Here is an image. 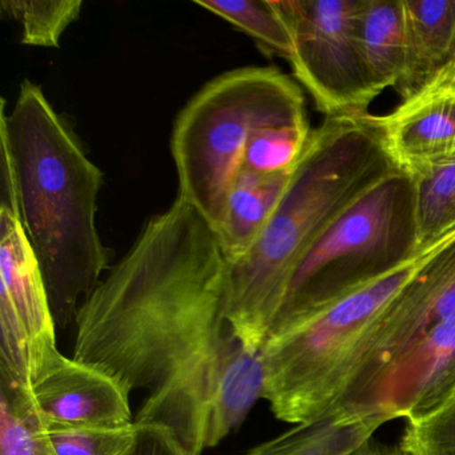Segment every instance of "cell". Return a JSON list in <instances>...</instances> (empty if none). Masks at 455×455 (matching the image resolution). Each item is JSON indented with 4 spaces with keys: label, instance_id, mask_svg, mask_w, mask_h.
Returning <instances> with one entry per match:
<instances>
[{
    "label": "cell",
    "instance_id": "cell-15",
    "mask_svg": "<svg viewBox=\"0 0 455 455\" xmlns=\"http://www.w3.org/2000/svg\"><path fill=\"white\" fill-rule=\"evenodd\" d=\"M382 425L378 418L332 409L251 447L246 455H366Z\"/></svg>",
    "mask_w": 455,
    "mask_h": 455
},
{
    "label": "cell",
    "instance_id": "cell-8",
    "mask_svg": "<svg viewBox=\"0 0 455 455\" xmlns=\"http://www.w3.org/2000/svg\"><path fill=\"white\" fill-rule=\"evenodd\" d=\"M263 387L260 353L236 338L196 371L151 393L135 422L164 426L188 455H202L243 422Z\"/></svg>",
    "mask_w": 455,
    "mask_h": 455
},
{
    "label": "cell",
    "instance_id": "cell-23",
    "mask_svg": "<svg viewBox=\"0 0 455 455\" xmlns=\"http://www.w3.org/2000/svg\"><path fill=\"white\" fill-rule=\"evenodd\" d=\"M399 446L407 455H455V387L427 411L407 418Z\"/></svg>",
    "mask_w": 455,
    "mask_h": 455
},
{
    "label": "cell",
    "instance_id": "cell-12",
    "mask_svg": "<svg viewBox=\"0 0 455 455\" xmlns=\"http://www.w3.org/2000/svg\"><path fill=\"white\" fill-rule=\"evenodd\" d=\"M386 153L403 172L455 150V84L430 87L375 116Z\"/></svg>",
    "mask_w": 455,
    "mask_h": 455
},
{
    "label": "cell",
    "instance_id": "cell-19",
    "mask_svg": "<svg viewBox=\"0 0 455 455\" xmlns=\"http://www.w3.org/2000/svg\"><path fill=\"white\" fill-rule=\"evenodd\" d=\"M0 455H57L23 386L0 374Z\"/></svg>",
    "mask_w": 455,
    "mask_h": 455
},
{
    "label": "cell",
    "instance_id": "cell-22",
    "mask_svg": "<svg viewBox=\"0 0 455 455\" xmlns=\"http://www.w3.org/2000/svg\"><path fill=\"white\" fill-rule=\"evenodd\" d=\"M42 426L50 446L57 455H124L137 435L135 422L121 427L46 422H42Z\"/></svg>",
    "mask_w": 455,
    "mask_h": 455
},
{
    "label": "cell",
    "instance_id": "cell-11",
    "mask_svg": "<svg viewBox=\"0 0 455 455\" xmlns=\"http://www.w3.org/2000/svg\"><path fill=\"white\" fill-rule=\"evenodd\" d=\"M26 391L42 422L92 427L134 423L130 394L114 378L62 354Z\"/></svg>",
    "mask_w": 455,
    "mask_h": 455
},
{
    "label": "cell",
    "instance_id": "cell-21",
    "mask_svg": "<svg viewBox=\"0 0 455 455\" xmlns=\"http://www.w3.org/2000/svg\"><path fill=\"white\" fill-rule=\"evenodd\" d=\"M310 134L308 122L260 130L247 146L243 169L265 175L291 172L302 156Z\"/></svg>",
    "mask_w": 455,
    "mask_h": 455
},
{
    "label": "cell",
    "instance_id": "cell-17",
    "mask_svg": "<svg viewBox=\"0 0 455 455\" xmlns=\"http://www.w3.org/2000/svg\"><path fill=\"white\" fill-rule=\"evenodd\" d=\"M414 190L417 250L455 230V150L406 172Z\"/></svg>",
    "mask_w": 455,
    "mask_h": 455
},
{
    "label": "cell",
    "instance_id": "cell-6",
    "mask_svg": "<svg viewBox=\"0 0 455 455\" xmlns=\"http://www.w3.org/2000/svg\"><path fill=\"white\" fill-rule=\"evenodd\" d=\"M306 122L302 90L278 68H241L220 74L175 119L172 154L178 198L218 233L252 137L267 127Z\"/></svg>",
    "mask_w": 455,
    "mask_h": 455
},
{
    "label": "cell",
    "instance_id": "cell-1",
    "mask_svg": "<svg viewBox=\"0 0 455 455\" xmlns=\"http://www.w3.org/2000/svg\"><path fill=\"white\" fill-rule=\"evenodd\" d=\"M228 270L214 228L177 196L82 303L73 358L129 394L191 374L238 338L226 315Z\"/></svg>",
    "mask_w": 455,
    "mask_h": 455
},
{
    "label": "cell",
    "instance_id": "cell-3",
    "mask_svg": "<svg viewBox=\"0 0 455 455\" xmlns=\"http://www.w3.org/2000/svg\"><path fill=\"white\" fill-rule=\"evenodd\" d=\"M370 114L326 116L311 130L291 180L249 254L228 265L226 315L250 353H260L292 274L321 234L369 188L395 172Z\"/></svg>",
    "mask_w": 455,
    "mask_h": 455
},
{
    "label": "cell",
    "instance_id": "cell-14",
    "mask_svg": "<svg viewBox=\"0 0 455 455\" xmlns=\"http://www.w3.org/2000/svg\"><path fill=\"white\" fill-rule=\"evenodd\" d=\"M292 170L265 175L242 169L228 196L222 228L217 233L228 265L241 260L257 243L289 186Z\"/></svg>",
    "mask_w": 455,
    "mask_h": 455
},
{
    "label": "cell",
    "instance_id": "cell-5",
    "mask_svg": "<svg viewBox=\"0 0 455 455\" xmlns=\"http://www.w3.org/2000/svg\"><path fill=\"white\" fill-rule=\"evenodd\" d=\"M454 387L452 239L388 306L332 409L409 415L438 403Z\"/></svg>",
    "mask_w": 455,
    "mask_h": 455
},
{
    "label": "cell",
    "instance_id": "cell-16",
    "mask_svg": "<svg viewBox=\"0 0 455 455\" xmlns=\"http://www.w3.org/2000/svg\"><path fill=\"white\" fill-rule=\"evenodd\" d=\"M356 36L364 68L378 94L395 87L404 68L402 0H362Z\"/></svg>",
    "mask_w": 455,
    "mask_h": 455
},
{
    "label": "cell",
    "instance_id": "cell-9",
    "mask_svg": "<svg viewBox=\"0 0 455 455\" xmlns=\"http://www.w3.org/2000/svg\"><path fill=\"white\" fill-rule=\"evenodd\" d=\"M292 38L297 81L326 116L366 113L378 97L359 52L362 0H275Z\"/></svg>",
    "mask_w": 455,
    "mask_h": 455
},
{
    "label": "cell",
    "instance_id": "cell-13",
    "mask_svg": "<svg viewBox=\"0 0 455 455\" xmlns=\"http://www.w3.org/2000/svg\"><path fill=\"white\" fill-rule=\"evenodd\" d=\"M404 68L396 92L403 100L455 84V0H402Z\"/></svg>",
    "mask_w": 455,
    "mask_h": 455
},
{
    "label": "cell",
    "instance_id": "cell-20",
    "mask_svg": "<svg viewBox=\"0 0 455 455\" xmlns=\"http://www.w3.org/2000/svg\"><path fill=\"white\" fill-rule=\"evenodd\" d=\"M82 0H2L0 12L22 28V44L60 47L68 28L79 20Z\"/></svg>",
    "mask_w": 455,
    "mask_h": 455
},
{
    "label": "cell",
    "instance_id": "cell-10",
    "mask_svg": "<svg viewBox=\"0 0 455 455\" xmlns=\"http://www.w3.org/2000/svg\"><path fill=\"white\" fill-rule=\"evenodd\" d=\"M0 204V374L30 388L60 355L57 323L18 202Z\"/></svg>",
    "mask_w": 455,
    "mask_h": 455
},
{
    "label": "cell",
    "instance_id": "cell-2",
    "mask_svg": "<svg viewBox=\"0 0 455 455\" xmlns=\"http://www.w3.org/2000/svg\"><path fill=\"white\" fill-rule=\"evenodd\" d=\"M0 143L55 323L66 329L110 270V251L97 228L102 170L89 158L70 122L28 79L20 84L10 114L2 100Z\"/></svg>",
    "mask_w": 455,
    "mask_h": 455
},
{
    "label": "cell",
    "instance_id": "cell-18",
    "mask_svg": "<svg viewBox=\"0 0 455 455\" xmlns=\"http://www.w3.org/2000/svg\"><path fill=\"white\" fill-rule=\"evenodd\" d=\"M194 4L254 39L266 54L281 55L289 60L291 34L275 0H194Z\"/></svg>",
    "mask_w": 455,
    "mask_h": 455
},
{
    "label": "cell",
    "instance_id": "cell-7",
    "mask_svg": "<svg viewBox=\"0 0 455 455\" xmlns=\"http://www.w3.org/2000/svg\"><path fill=\"white\" fill-rule=\"evenodd\" d=\"M418 252L411 180L395 170L353 202L311 244L295 267L276 321L331 302Z\"/></svg>",
    "mask_w": 455,
    "mask_h": 455
},
{
    "label": "cell",
    "instance_id": "cell-4",
    "mask_svg": "<svg viewBox=\"0 0 455 455\" xmlns=\"http://www.w3.org/2000/svg\"><path fill=\"white\" fill-rule=\"evenodd\" d=\"M455 230L342 297L281 316L260 350L263 399L284 422H310L339 401L385 311Z\"/></svg>",
    "mask_w": 455,
    "mask_h": 455
},
{
    "label": "cell",
    "instance_id": "cell-24",
    "mask_svg": "<svg viewBox=\"0 0 455 455\" xmlns=\"http://www.w3.org/2000/svg\"><path fill=\"white\" fill-rule=\"evenodd\" d=\"M134 443L124 455H188L169 428L156 423H138Z\"/></svg>",
    "mask_w": 455,
    "mask_h": 455
},
{
    "label": "cell",
    "instance_id": "cell-25",
    "mask_svg": "<svg viewBox=\"0 0 455 455\" xmlns=\"http://www.w3.org/2000/svg\"><path fill=\"white\" fill-rule=\"evenodd\" d=\"M366 455H407L401 446H385V444H371Z\"/></svg>",
    "mask_w": 455,
    "mask_h": 455
}]
</instances>
